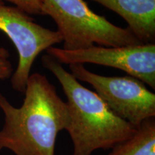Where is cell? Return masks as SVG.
<instances>
[{"mask_svg": "<svg viewBox=\"0 0 155 155\" xmlns=\"http://www.w3.org/2000/svg\"><path fill=\"white\" fill-rule=\"evenodd\" d=\"M42 15L53 19L66 50L142 44L127 28L94 13L83 0H41Z\"/></svg>", "mask_w": 155, "mask_h": 155, "instance_id": "obj_3", "label": "cell"}, {"mask_svg": "<svg viewBox=\"0 0 155 155\" xmlns=\"http://www.w3.org/2000/svg\"><path fill=\"white\" fill-rule=\"evenodd\" d=\"M0 30L10 39L18 53V65L11 78L12 88L24 93L38 56L63 42L61 34L38 24L30 15L0 0Z\"/></svg>", "mask_w": 155, "mask_h": 155, "instance_id": "obj_5", "label": "cell"}, {"mask_svg": "<svg viewBox=\"0 0 155 155\" xmlns=\"http://www.w3.org/2000/svg\"><path fill=\"white\" fill-rule=\"evenodd\" d=\"M115 12L142 44H154L155 0H93Z\"/></svg>", "mask_w": 155, "mask_h": 155, "instance_id": "obj_7", "label": "cell"}, {"mask_svg": "<svg viewBox=\"0 0 155 155\" xmlns=\"http://www.w3.org/2000/svg\"><path fill=\"white\" fill-rule=\"evenodd\" d=\"M22 106L15 107L0 92L5 122L0 129V151L15 155H55L58 134L69 123L67 103L47 77L30 74Z\"/></svg>", "mask_w": 155, "mask_h": 155, "instance_id": "obj_1", "label": "cell"}, {"mask_svg": "<svg viewBox=\"0 0 155 155\" xmlns=\"http://www.w3.org/2000/svg\"><path fill=\"white\" fill-rule=\"evenodd\" d=\"M42 65L55 76L67 98L69 123L66 128L73 143L72 155H92L127 140L137 127L116 116L96 92L81 85L53 56L46 54Z\"/></svg>", "mask_w": 155, "mask_h": 155, "instance_id": "obj_2", "label": "cell"}, {"mask_svg": "<svg viewBox=\"0 0 155 155\" xmlns=\"http://www.w3.org/2000/svg\"><path fill=\"white\" fill-rule=\"evenodd\" d=\"M9 52L5 48L0 47V80H5L12 75L13 68L9 61Z\"/></svg>", "mask_w": 155, "mask_h": 155, "instance_id": "obj_10", "label": "cell"}, {"mask_svg": "<svg viewBox=\"0 0 155 155\" xmlns=\"http://www.w3.org/2000/svg\"><path fill=\"white\" fill-rule=\"evenodd\" d=\"M30 15H42L41 0H5Z\"/></svg>", "mask_w": 155, "mask_h": 155, "instance_id": "obj_9", "label": "cell"}, {"mask_svg": "<svg viewBox=\"0 0 155 155\" xmlns=\"http://www.w3.org/2000/svg\"><path fill=\"white\" fill-rule=\"evenodd\" d=\"M46 52L61 64L93 63L121 70L155 90V44L120 47L94 45L78 50L52 46Z\"/></svg>", "mask_w": 155, "mask_h": 155, "instance_id": "obj_6", "label": "cell"}, {"mask_svg": "<svg viewBox=\"0 0 155 155\" xmlns=\"http://www.w3.org/2000/svg\"><path fill=\"white\" fill-rule=\"evenodd\" d=\"M77 80L88 83L110 109L121 119L138 127L155 117V94L142 81L130 76H104L88 71L83 64L69 65Z\"/></svg>", "mask_w": 155, "mask_h": 155, "instance_id": "obj_4", "label": "cell"}, {"mask_svg": "<svg viewBox=\"0 0 155 155\" xmlns=\"http://www.w3.org/2000/svg\"><path fill=\"white\" fill-rule=\"evenodd\" d=\"M108 155H155V117L143 121L130 138L116 144Z\"/></svg>", "mask_w": 155, "mask_h": 155, "instance_id": "obj_8", "label": "cell"}]
</instances>
